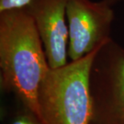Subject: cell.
Instances as JSON below:
<instances>
[{
  "instance_id": "obj_2",
  "label": "cell",
  "mask_w": 124,
  "mask_h": 124,
  "mask_svg": "<svg viewBox=\"0 0 124 124\" xmlns=\"http://www.w3.org/2000/svg\"><path fill=\"white\" fill-rule=\"evenodd\" d=\"M100 47L80 60L49 69L38 92L39 110L45 124H90V69Z\"/></svg>"
},
{
  "instance_id": "obj_3",
  "label": "cell",
  "mask_w": 124,
  "mask_h": 124,
  "mask_svg": "<svg viewBox=\"0 0 124 124\" xmlns=\"http://www.w3.org/2000/svg\"><path fill=\"white\" fill-rule=\"evenodd\" d=\"M90 124H124V47L111 38L97 52L90 75Z\"/></svg>"
},
{
  "instance_id": "obj_8",
  "label": "cell",
  "mask_w": 124,
  "mask_h": 124,
  "mask_svg": "<svg viewBox=\"0 0 124 124\" xmlns=\"http://www.w3.org/2000/svg\"><path fill=\"white\" fill-rule=\"evenodd\" d=\"M105 1L106 2H107L108 4L111 5V6H114L115 3H117L118 2H121V1H124V0H103Z\"/></svg>"
},
{
  "instance_id": "obj_4",
  "label": "cell",
  "mask_w": 124,
  "mask_h": 124,
  "mask_svg": "<svg viewBox=\"0 0 124 124\" xmlns=\"http://www.w3.org/2000/svg\"><path fill=\"white\" fill-rule=\"evenodd\" d=\"M66 16L70 61L83 58L111 39L115 11L103 0H68Z\"/></svg>"
},
{
  "instance_id": "obj_1",
  "label": "cell",
  "mask_w": 124,
  "mask_h": 124,
  "mask_svg": "<svg viewBox=\"0 0 124 124\" xmlns=\"http://www.w3.org/2000/svg\"><path fill=\"white\" fill-rule=\"evenodd\" d=\"M50 69L26 7L0 11V85L40 117L38 92ZM42 119V118H41Z\"/></svg>"
},
{
  "instance_id": "obj_6",
  "label": "cell",
  "mask_w": 124,
  "mask_h": 124,
  "mask_svg": "<svg viewBox=\"0 0 124 124\" xmlns=\"http://www.w3.org/2000/svg\"><path fill=\"white\" fill-rule=\"evenodd\" d=\"M7 124H45L43 120L31 110L30 109L22 106V108L11 118Z\"/></svg>"
},
{
  "instance_id": "obj_7",
  "label": "cell",
  "mask_w": 124,
  "mask_h": 124,
  "mask_svg": "<svg viewBox=\"0 0 124 124\" xmlns=\"http://www.w3.org/2000/svg\"><path fill=\"white\" fill-rule=\"evenodd\" d=\"M31 0H0V11L25 7Z\"/></svg>"
},
{
  "instance_id": "obj_5",
  "label": "cell",
  "mask_w": 124,
  "mask_h": 124,
  "mask_svg": "<svg viewBox=\"0 0 124 124\" xmlns=\"http://www.w3.org/2000/svg\"><path fill=\"white\" fill-rule=\"evenodd\" d=\"M68 0H31L25 7L34 21L50 69L69 63Z\"/></svg>"
}]
</instances>
